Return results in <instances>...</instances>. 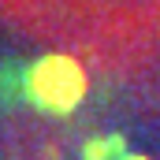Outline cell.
<instances>
[{
	"instance_id": "1",
	"label": "cell",
	"mask_w": 160,
	"mask_h": 160,
	"mask_svg": "<svg viewBox=\"0 0 160 160\" xmlns=\"http://www.w3.org/2000/svg\"><path fill=\"white\" fill-rule=\"evenodd\" d=\"M34 93L38 101H45L48 108H71L86 93V75H82L78 63L56 56V60H45L38 71H34Z\"/></svg>"
},
{
	"instance_id": "2",
	"label": "cell",
	"mask_w": 160,
	"mask_h": 160,
	"mask_svg": "<svg viewBox=\"0 0 160 160\" xmlns=\"http://www.w3.org/2000/svg\"><path fill=\"white\" fill-rule=\"evenodd\" d=\"M130 160H145V157H130Z\"/></svg>"
}]
</instances>
